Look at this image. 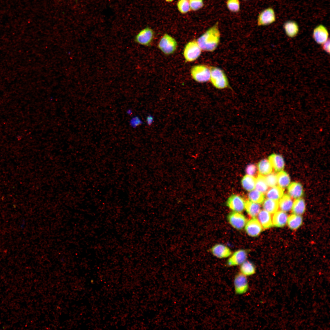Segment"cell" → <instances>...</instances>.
<instances>
[{"label": "cell", "mask_w": 330, "mask_h": 330, "mask_svg": "<svg viewBox=\"0 0 330 330\" xmlns=\"http://www.w3.org/2000/svg\"><path fill=\"white\" fill-rule=\"evenodd\" d=\"M243 0V1H247V0Z\"/></svg>", "instance_id": "60d3db41"}, {"label": "cell", "mask_w": 330, "mask_h": 330, "mask_svg": "<svg viewBox=\"0 0 330 330\" xmlns=\"http://www.w3.org/2000/svg\"><path fill=\"white\" fill-rule=\"evenodd\" d=\"M201 50L197 41L193 40L189 42L184 50L183 55L186 61L191 62L196 60L200 55Z\"/></svg>", "instance_id": "277c9868"}, {"label": "cell", "mask_w": 330, "mask_h": 330, "mask_svg": "<svg viewBox=\"0 0 330 330\" xmlns=\"http://www.w3.org/2000/svg\"><path fill=\"white\" fill-rule=\"evenodd\" d=\"M248 197L250 201L259 204L262 203L264 201L263 193L256 189H253L250 192Z\"/></svg>", "instance_id": "4dcf8cb0"}, {"label": "cell", "mask_w": 330, "mask_h": 330, "mask_svg": "<svg viewBox=\"0 0 330 330\" xmlns=\"http://www.w3.org/2000/svg\"><path fill=\"white\" fill-rule=\"evenodd\" d=\"M269 160L273 168L276 171L280 172L282 170L284 166V161L283 157L281 155L273 154L269 157Z\"/></svg>", "instance_id": "d6986e66"}, {"label": "cell", "mask_w": 330, "mask_h": 330, "mask_svg": "<svg viewBox=\"0 0 330 330\" xmlns=\"http://www.w3.org/2000/svg\"><path fill=\"white\" fill-rule=\"evenodd\" d=\"M288 195L291 198L296 199L300 198L303 193L302 186L299 183L293 182L288 187Z\"/></svg>", "instance_id": "e0dca14e"}, {"label": "cell", "mask_w": 330, "mask_h": 330, "mask_svg": "<svg viewBox=\"0 0 330 330\" xmlns=\"http://www.w3.org/2000/svg\"><path fill=\"white\" fill-rule=\"evenodd\" d=\"M283 28L286 35L289 37L294 38L298 34L299 28L298 24L293 20L286 22L283 25Z\"/></svg>", "instance_id": "9a60e30c"}, {"label": "cell", "mask_w": 330, "mask_h": 330, "mask_svg": "<svg viewBox=\"0 0 330 330\" xmlns=\"http://www.w3.org/2000/svg\"><path fill=\"white\" fill-rule=\"evenodd\" d=\"M258 219L264 229L272 226L273 223L270 214L265 210L260 211L258 215Z\"/></svg>", "instance_id": "2e32d148"}, {"label": "cell", "mask_w": 330, "mask_h": 330, "mask_svg": "<svg viewBox=\"0 0 330 330\" xmlns=\"http://www.w3.org/2000/svg\"><path fill=\"white\" fill-rule=\"evenodd\" d=\"M146 121L148 125H151L153 121V117L151 116H149L147 118Z\"/></svg>", "instance_id": "f35d334b"}, {"label": "cell", "mask_w": 330, "mask_h": 330, "mask_svg": "<svg viewBox=\"0 0 330 330\" xmlns=\"http://www.w3.org/2000/svg\"><path fill=\"white\" fill-rule=\"evenodd\" d=\"M226 5L228 9L233 13L239 12L240 8L239 0H227Z\"/></svg>", "instance_id": "1f68e13d"}, {"label": "cell", "mask_w": 330, "mask_h": 330, "mask_svg": "<svg viewBox=\"0 0 330 330\" xmlns=\"http://www.w3.org/2000/svg\"><path fill=\"white\" fill-rule=\"evenodd\" d=\"M322 49L328 54L330 53V39L328 38V39L322 44Z\"/></svg>", "instance_id": "8d00e7d4"}, {"label": "cell", "mask_w": 330, "mask_h": 330, "mask_svg": "<svg viewBox=\"0 0 330 330\" xmlns=\"http://www.w3.org/2000/svg\"><path fill=\"white\" fill-rule=\"evenodd\" d=\"M167 2H170L173 1L174 0H165Z\"/></svg>", "instance_id": "ab89813d"}, {"label": "cell", "mask_w": 330, "mask_h": 330, "mask_svg": "<svg viewBox=\"0 0 330 330\" xmlns=\"http://www.w3.org/2000/svg\"><path fill=\"white\" fill-rule=\"evenodd\" d=\"M276 19L274 9L268 7L259 13L257 18V24L259 26H267L274 23Z\"/></svg>", "instance_id": "5b68a950"}, {"label": "cell", "mask_w": 330, "mask_h": 330, "mask_svg": "<svg viewBox=\"0 0 330 330\" xmlns=\"http://www.w3.org/2000/svg\"><path fill=\"white\" fill-rule=\"evenodd\" d=\"M210 69V80L215 87L219 89H223L229 87L227 76L222 69L216 67H211Z\"/></svg>", "instance_id": "7a4b0ae2"}, {"label": "cell", "mask_w": 330, "mask_h": 330, "mask_svg": "<svg viewBox=\"0 0 330 330\" xmlns=\"http://www.w3.org/2000/svg\"><path fill=\"white\" fill-rule=\"evenodd\" d=\"M240 271L242 274L248 277L255 274L256 270L254 265L250 261L246 260L240 265Z\"/></svg>", "instance_id": "44dd1931"}, {"label": "cell", "mask_w": 330, "mask_h": 330, "mask_svg": "<svg viewBox=\"0 0 330 330\" xmlns=\"http://www.w3.org/2000/svg\"><path fill=\"white\" fill-rule=\"evenodd\" d=\"M256 172V167L254 164H249L246 168V172L247 175L252 176H254L255 175Z\"/></svg>", "instance_id": "d590c367"}, {"label": "cell", "mask_w": 330, "mask_h": 330, "mask_svg": "<svg viewBox=\"0 0 330 330\" xmlns=\"http://www.w3.org/2000/svg\"><path fill=\"white\" fill-rule=\"evenodd\" d=\"M142 121L138 117H135L133 118L131 121L130 124L132 127H135L141 124Z\"/></svg>", "instance_id": "74e56055"}, {"label": "cell", "mask_w": 330, "mask_h": 330, "mask_svg": "<svg viewBox=\"0 0 330 330\" xmlns=\"http://www.w3.org/2000/svg\"><path fill=\"white\" fill-rule=\"evenodd\" d=\"M244 208L248 214L252 218L257 216L260 211L259 204L250 200H247L245 202Z\"/></svg>", "instance_id": "ffe728a7"}, {"label": "cell", "mask_w": 330, "mask_h": 330, "mask_svg": "<svg viewBox=\"0 0 330 330\" xmlns=\"http://www.w3.org/2000/svg\"><path fill=\"white\" fill-rule=\"evenodd\" d=\"M190 9L196 11L201 9L204 6L203 0H189Z\"/></svg>", "instance_id": "e575fe53"}, {"label": "cell", "mask_w": 330, "mask_h": 330, "mask_svg": "<svg viewBox=\"0 0 330 330\" xmlns=\"http://www.w3.org/2000/svg\"><path fill=\"white\" fill-rule=\"evenodd\" d=\"M153 37L154 32L152 29L147 27L141 30L135 35L134 41L139 44L149 46L151 45Z\"/></svg>", "instance_id": "52a82bcc"}, {"label": "cell", "mask_w": 330, "mask_h": 330, "mask_svg": "<svg viewBox=\"0 0 330 330\" xmlns=\"http://www.w3.org/2000/svg\"><path fill=\"white\" fill-rule=\"evenodd\" d=\"M293 202L291 198L288 195H283L279 200V207L281 211L286 212L292 209Z\"/></svg>", "instance_id": "603a6c76"}, {"label": "cell", "mask_w": 330, "mask_h": 330, "mask_svg": "<svg viewBox=\"0 0 330 330\" xmlns=\"http://www.w3.org/2000/svg\"><path fill=\"white\" fill-rule=\"evenodd\" d=\"M247 234L251 237H256L261 232L263 228L258 219L255 217L247 221L245 226Z\"/></svg>", "instance_id": "30bf717a"}, {"label": "cell", "mask_w": 330, "mask_h": 330, "mask_svg": "<svg viewBox=\"0 0 330 330\" xmlns=\"http://www.w3.org/2000/svg\"><path fill=\"white\" fill-rule=\"evenodd\" d=\"M263 207L265 211L270 214H273L276 212L278 209V202L267 198L264 201Z\"/></svg>", "instance_id": "83f0119b"}, {"label": "cell", "mask_w": 330, "mask_h": 330, "mask_svg": "<svg viewBox=\"0 0 330 330\" xmlns=\"http://www.w3.org/2000/svg\"><path fill=\"white\" fill-rule=\"evenodd\" d=\"M302 217L299 215L293 214L290 215L288 218L287 222L288 227L291 229H296L302 225Z\"/></svg>", "instance_id": "d4e9b609"}, {"label": "cell", "mask_w": 330, "mask_h": 330, "mask_svg": "<svg viewBox=\"0 0 330 330\" xmlns=\"http://www.w3.org/2000/svg\"><path fill=\"white\" fill-rule=\"evenodd\" d=\"M177 6L179 11L183 14L186 13L191 10L189 0H179Z\"/></svg>", "instance_id": "d6a6232c"}, {"label": "cell", "mask_w": 330, "mask_h": 330, "mask_svg": "<svg viewBox=\"0 0 330 330\" xmlns=\"http://www.w3.org/2000/svg\"><path fill=\"white\" fill-rule=\"evenodd\" d=\"M247 257L246 251L240 249L235 251L227 261V264L229 266L240 265L245 261Z\"/></svg>", "instance_id": "4fadbf2b"}, {"label": "cell", "mask_w": 330, "mask_h": 330, "mask_svg": "<svg viewBox=\"0 0 330 330\" xmlns=\"http://www.w3.org/2000/svg\"><path fill=\"white\" fill-rule=\"evenodd\" d=\"M193 78L199 82H204L210 80L211 72L210 68L204 65H198L193 66L191 70Z\"/></svg>", "instance_id": "3957f363"}, {"label": "cell", "mask_w": 330, "mask_h": 330, "mask_svg": "<svg viewBox=\"0 0 330 330\" xmlns=\"http://www.w3.org/2000/svg\"><path fill=\"white\" fill-rule=\"evenodd\" d=\"M259 173L262 175H267L271 173L273 167L269 160L263 159L261 160L258 164Z\"/></svg>", "instance_id": "cb8c5ba5"}, {"label": "cell", "mask_w": 330, "mask_h": 330, "mask_svg": "<svg viewBox=\"0 0 330 330\" xmlns=\"http://www.w3.org/2000/svg\"><path fill=\"white\" fill-rule=\"evenodd\" d=\"M158 46L164 53L169 55L175 51L177 43L174 38L168 34H165L161 38Z\"/></svg>", "instance_id": "8992f818"}, {"label": "cell", "mask_w": 330, "mask_h": 330, "mask_svg": "<svg viewBox=\"0 0 330 330\" xmlns=\"http://www.w3.org/2000/svg\"><path fill=\"white\" fill-rule=\"evenodd\" d=\"M268 187L265 177L263 175L259 174L256 179L255 185L256 189L264 193L267 192L268 189Z\"/></svg>", "instance_id": "f546056e"}, {"label": "cell", "mask_w": 330, "mask_h": 330, "mask_svg": "<svg viewBox=\"0 0 330 330\" xmlns=\"http://www.w3.org/2000/svg\"><path fill=\"white\" fill-rule=\"evenodd\" d=\"M283 195V189L278 186L271 187L266 192V196L267 199L277 201Z\"/></svg>", "instance_id": "7402d4cb"}, {"label": "cell", "mask_w": 330, "mask_h": 330, "mask_svg": "<svg viewBox=\"0 0 330 330\" xmlns=\"http://www.w3.org/2000/svg\"><path fill=\"white\" fill-rule=\"evenodd\" d=\"M220 37L219 24L217 22L200 37L197 41L201 50L212 52L217 47Z\"/></svg>", "instance_id": "6da1fadb"}, {"label": "cell", "mask_w": 330, "mask_h": 330, "mask_svg": "<svg viewBox=\"0 0 330 330\" xmlns=\"http://www.w3.org/2000/svg\"><path fill=\"white\" fill-rule=\"evenodd\" d=\"M266 182L268 186L272 187L276 185L277 184V175L271 172L267 175L265 177Z\"/></svg>", "instance_id": "836d02e7"}, {"label": "cell", "mask_w": 330, "mask_h": 330, "mask_svg": "<svg viewBox=\"0 0 330 330\" xmlns=\"http://www.w3.org/2000/svg\"><path fill=\"white\" fill-rule=\"evenodd\" d=\"M277 184L282 189L288 187L290 184V179L289 175L282 170L279 172L277 175Z\"/></svg>", "instance_id": "484cf974"}, {"label": "cell", "mask_w": 330, "mask_h": 330, "mask_svg": "<svg viewBox=\"0 0 330 330\" xmlns=\"http://www.w3.org/2000/svg\"><path fill=\"white\" fill-rule=\"evenodd\" d=\"M212 254L220 258H227L232 254L230 249L226 246L221 244H216L211 249Z\"/></svg>", "instance_id": "5bb4252c"}, {"label": "cell", "mask_w": 330, "mask_h": 330, "mask_svg": "<svg viewBox=\"0 0 330 330\" xmlns=\"http://www.w3.org/2000/svg\"><path fill=\"white\" fill-rule=\"evenodd\" d=\"M227 220L232 227L238 230L243 229L247 222L246 218L243 214L234 211L228 215Z\"/></svg>", "instance_id": "9c48e42d"}, {"label": "cell", "mask_w": 330, "mask_h": 330, "mask_svg": "<svg viewBox=\"0 0 330 330\" xmlns=\"http://www.w3.org/2000/svg\"><path fill=\"white\" fill-rule=\"evenodd\" d=\"M247 277L240 272L237 274L234 279V286L235 293L242 295L248 291L249 284Z\"/></svg>", "instance_id": "ba28073f"}, {"label": "cell", "mask_w": 330, "mask_h": 330, "mask_svg": "<svg viewBox=\"0 0 330 330\" xmlns=\"http://www.w3.org/2000/svg\"><path fill=\"white\" fill-rule=\"evenodd\" d=\"M328 31L322 24L317 26L313 31V37L315 41L318 44H322L329 38Z\"/></svg>", "instance_id": "7c38bea8"}, {"label": "cell", "mask_w": 330, "mask_h": 330, "mask_svg": "<svg viewBox=\"0 0 330 330\" xmlns=\"http://www.w3.org/2000/svg\"><path fill=\"white\" fill-rule=\"evenodd\" d=\"M292 210L294 214L299 215L303 214L305 210L304 200L300 198L296 199L293 202Z\"/></svg>", "instance_id": "f1b7e54d"}, {"label": "cell", "mask_w": 330, "mask_h": 330, "mask_svg": "<svg viewBox=\"0 0 330 330\" xmlns=\"http://www.w3.org/2000/svg\"><path fill=\"white\" fill-rule=\"evenodd\" d=\"M272 218L273 225L277 227L284 226L287 223L288 216L285 212L281 211H277Z\"/></svg>", "instance_id": "ac0fdd59"}, {"label": "cell", "mask_w": 330, "mask_h": 330, "mask_svg": "<svg viewBox=\"0 0 330 330\" xmlns=\"http://www.w3.org/2000/svg\"><path fill=\"white\" fill-rule=\"evenodd\" d=\"M256 179L253 176L247 175L244 176L241 181L243 187L246 190L251 191L255 188Z\"/></svg>", "instance_id": "4316f807"}, {"label": "cell", "mask_w": 330, "mask_h": 330, "mask_svg": "<svg viewBox=\"0 0 330 330\" xmlns=\"http://www.w3.org/2000/svg\"><path fill=\"white\" fill-rule=\"evenodd\" d=\"M226 205L234 211L241 212L244 209L245 202L240 196L233 195L228 199Z\"/></svg>", "instance_id": "8fae6325"}]
</instances>
